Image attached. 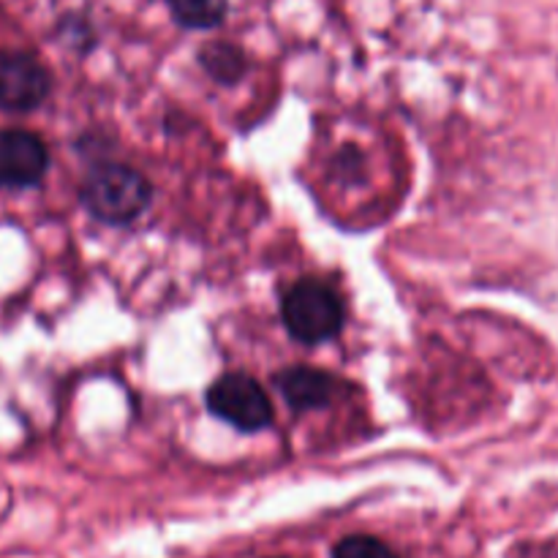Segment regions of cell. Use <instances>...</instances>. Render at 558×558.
<instances>
[{
    "mask_svg": "<svg viewBox=\"0 0 558 558\" xmlns=\"http://www.w3.org/2000/svg\"><path fill=\"white\" fill-rule=\"evenodd\" d=\"M153 185L140 169L129 163L104 161L85 174L80 185V202L96 221L109 227H125L147 210Z\"/></svg>",
    "mask_w": 558,
    "mask_h": 558,
    "instance_id": "1",
    "label": "cell"
},
{
    "mask_svg": "<svg viewBox=\"0 0 558 558\" xmlns=\"http://www.w3.org/2000/svg\"><path fill=\"white\" fill-rule=\"evenodd\" d=\"M281 319L294 341L316 347L341 332L347 308H343L341 294L330 283L303 278L283 294Z\"/></svg>",
    "mask_w": 558,
    "mask_h": 558,
    "instance_id": "2",
    "label": "cell"
},
{
    "mask_svg": "<svg viewBox=\"0 0 558 558\" xmlns=\"http://www.w3.org/2000/svg\"><path fill=\"white\" fill-rule=\"evenodd\" d=\"M205 403L213 417L223 420L240 434H259L270 428L276 417L267 390L248 374H223L207 387Z\"/></svg>",
    "mask_w": 558,
    "mask_h": 558,
    "instance_id": "3",
    "label": "cell"
},
{
    "mask_svg": "<svg viewBox=\"0 0 558 558\" xmlns=\"http://www.w3.org/2000/svg\"><path fill=\"white\" fill-rule=\"evenodd\" d=\"M52 93V74L47 65L22 49H0V109L33 112Z\"/></svg>",
    "mask_w": 558,
    "mask_h": 558,
    "instance_id": "4",
    "label": "cell"
},
{
    "mask_svg": "<svg viewBox=\"0 0 558 558\" xmlns=\"http://www.w3.org/2000/svg\"><path fill=\"white\" fill-rule=\"evenodd\" d=\"M49 169L47 142L25 129L0 131V189H33Z\"/></svg>",
    "mask_w": 558,
    "mask_h": 558,
    "instance_id": "5",
    "label": "cell"
},
{
    "mask_svg": "<svg viewBox=\"0 0 558 558\" xmlns=\"http://www.w3.org/2000/svg\"><path fill=\"white\" fill-rule=\"evenodd\" d=\"M276 387L294 412H314V409L330 407L332 398L341 390V381L311 365H289L281 374H276Z\"/></svg>",
    "mask_w": 558,
    "mask_h": 558,
    "instance_id": "6",
    "label": "cell"
},
{
    "mask_svg": "<svg viewBox=\"0 0 558 558\" xmlns=\"http://www.w3.org/2000/svg\"><path fill=\"white\" fill-rule=\"evenodd\" d=\"M199 65L218 85H234L248 71V58H245L243 47H238V44L210 41L199 49Z\"/></svg>",
    "mask_w": 558,
    "mask_h": 558,
    "instance_id": "7",
    "label": "cell"
},
{
    "mask_svg": "<svg viewBox=\"0 0 558 558\" xmlns=\"http://www.w3.org/2000/svg\"><path fill=\"white\" fill-rule=\"evenodd\" d=\"M174 22L189 31H213L229 14V0H167Z\"/></svg>",
    "mask_w": 558,
    "mask_h": 558,
    "instance_id": "8",
    "label": "cell"
},
{
    "mask_svg": "<svg viewBox=\"0 0 558 558\" xmlns=\"http://www.w3.org/2000/svg\"><path fill=\"white\" fill-rule=\"evenodd\" d=\"M332 558H401L387 543L371 534H352L332 548Z\"/></svg>",
    "mask_w": 558,
    "mask_h": 558,
    "instance_id": "9",
    "label": "cell"
}]
</instances>
